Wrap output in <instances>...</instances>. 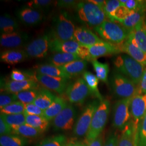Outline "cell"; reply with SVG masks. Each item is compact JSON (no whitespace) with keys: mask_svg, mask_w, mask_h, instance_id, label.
Returning <instances> with one entry per match:
<instances>
[{"mask_svg":"<svg viewBox=\"0 0 146 146\" xmlns=\"http://www.w3.org/2000/svg\"><path fill=\"white\" fill-rule=\"evenodd\" d=\"M113 64L117 72L139 86L146 69L145 66L127 54L116 56L113 60Z\"/></svg>","mask_w":146,"mask_h":146,"instance_id":"obj_1","label":"cell"},{"mask_svg":"<svg viewBox=\"0 0 146 146\" xmlns=\"http://www.w3.org/2000/svg\"><path fill=\"white\" fill-rule=\"evenodd\" d=\"M78 20L88 26L95 28L107 20L103 9L88 1L78 2L76 5Z\"/></svg>","mask_w":146,"mask_h":146,"instance_id":"obj_2","label":"cell"},{"mask_svg":"<svg viewBox=\"0 0 146 146\" xmlns=\"http://www.w3.org/2000/svg\"><path fill=\"white\" fill-rule=\"evenodd\" d=\"M94 29L104 41L116 45L125 42L129 34L122 25L108 20L94 28Z\"/></svg>","mask_w":146,"mask_h":146,"instance_id":"obj_3","label":"cell"},{"mask_svg":"<svg viewBox=\"0 0 146 146\" xmlns=\"http://www.w3.org/2000/svg\"><path fill=\"white\" fill-rule=\"evenodd\" d=\"M75 27L68 14L62 12L56 16L52 21L50 33L51 40L60 41L74 40Z\"/></svg>","mask_w":146,"mask_h":146,"instance_id":"obj_4","label":"cell"},{"mask_svg":"<svg viewBox=\"0 0 146 146\" xmlns=\"http://www.w3.org/2000/svg\"><path fill=\"white\" fill-rule=\"evenodd\" d=\"M110 86L114 95L121 99H132L140 94L138 85L117 71L111 76Z\"/></svg>","mask_w":146,"mask_h":146,"instance_id":"obj_5","label":"cell"},{"mask_svg":"<svg viewBox=\"0 0 146 146\" xmlns=\"http://www.w3.org/2000/svg\"><path fill=\"white\" fill-rule=\"evenodd\" d=\"M110 111V101L103 100L100 102L99 106L94 113L90 127L86 135L88 144L101 134L107 122Z\"/></svg>","mask_w":146,"mask_h":146,"instance_id":"obj_6","label":"cell"},{"mask_svg":"<svg viewBox=\"0 0 146 146\" xmlns=\"http://www.w3.org/2000/svg\"><path fill=\"white\" fill-rule=\"evenodd\" d=\"M49 49L55 53L63 52L75 54L81 60L91 61L88 48L80 45L75 40L60 41L50 39Z\"/></svg>","mask_w":146,"mask_h":146,"instance_id":"obj_7","label":"cell"},{"mask_svg":"<svg viewBox=\"0 0 146 146\" xmlns=\"http://www.w3.org/2000/svg\"><path fill=\"white\" fill-rule=\"evenodd\" d=\"M99 104L98 101L95 100L87 105L74 125L73 131L74 135L82 137L87 134L94 113Z\"/></svg>","mask_w":146,"mask_h":146,"instance_id":"obj_8","label":"cell"},{"mask_svg":"<svg viewBox=\"0 0 146 146\" xmlns=\"http://www.w3.org/2000/svg\"><path fill=\"white\" fill-rule=\"evenodd\" d=\"M65 94L71 104L81 105L84 104L91 93L82 78H78L69 84L65 91Z\"/></svg>","mask_w":146,"mask_h":146,"instance_id":"obj_9","label":"cell"},{"mask_svg":"<svg viewBox=\"0 0 146 146\" xmlns=\"http://www.w3.org/2000/svg\"><path fill=\"white\" fill-rule=\"evenodd\" d=\"M131 99L117 101L113 109V125L115 128L123 131L130 122L131 117L130 104Z\"/></svg>","mask_w":146,"mask_h":146,"instance_id":"obj_10","label":"cell"},{"mask_svg":"<svg viewBox=\"0 0 146 146\" xmlns=\"http://www.w3.org/2000/svg\"><path fill=\"white\" fill-rule=\"evenodd\" d=\"M50 40V36L48 34H44L28 43L25 48V51L28 58H44L47 55L49 48Z\"/></svg>","mask_w":146,"mask_h":146,"instance_id":"obj_11","label":"cell"},{"mask_svg":"<svg viewBox=\"0 0 146 146\" xmlns=\"http://www.w3.org/2000/svg\"><path fill=\"white\" fill-rule=\"evenodd\" d=\"M76 110L72 104L67 106L53 120L52 125L55 131H70L74 125Z\"/></svg>","mask_w":146,"mask_h":146,"instance_id":"obj_12","label":"cell"},{"mask_svg":"<svg viewBox=\"0 0 146 146\" xmlns=\"http://www.w3.org/2000/svg\"><path fill=\"white\" fill-rule=\"evenodd\" d=\"M130 112L132 119L131 123L137 132L141 121L146 114V94H139L131 99Z\"/></svg>","mask_w":146,"mask_h":146,"instance_id":"obj_13","label":"cell"},{"mask_svg":"<svg viewBox=\"0 0 146 146\" xmlns=\"http://www.w3.org/2000/svg\"><path fill=\"white\" fill-rule=\"evenodd\" d=\"M35 78L37 81L41 84L45 88L58 94H62L65 92L68 87L67 78L52 77L36 73Z\"/></svg>","mask_w":146,"mask_h":146,"instance_id":"obj_14","label":"cell"},{"mask_svg":"<svg viewBox=\"0 0 146 146\" xmlns=\"http://www.w3.org/2000/svg\"><path fill=\"white\" fill-rule=\"evenodd\" d=\"M117 46L121 52L125 53L138 62L146 66V52L142 51L129 36L125 42Z\"/></svg>","mask_w":146,"mask_h":146,"instance_id":"obj_15","label":"cell"},{"mask_svg":"<svg viewBox=\"0 0 146 146\" xmlns=\"http://www.w3.org/2000/svg\"><path fill=\"white\" fill-rule=\"evenodd\" d=\"M74 40L80 45L87 48L104 41L92 31L84 27H78L75 29Z\"/></svg>","mask_w":146,"mask_h":146,"instance_id":"obj_16","label":"cell"},{"mask_svg":"<svg viewBox=\"0 0 146 146\" xmlns=\"http://www.w3.org/2000/svg\"><path fill=\"white\" fill-rule=\"evenodd\" d=\"M87 48L91 58V62L101 56L111 55L121 52L117 45L106 41L96 44Z\"/></svg>","mask_w":146,"mask_h":146,"instance_id":"obj_17","label":"cell"},{"mask_svg":"<svg viewBox=\"0 0 146 146\" xmlns=\"http://www.w3.org/2000/svg\"><path fill=\"white\" fill-rule=\"evenodd\" d=\"M28 35L24 32L15 31L1 35V47L5 48H18L24 46L28 41Z\"/></svg>","mask_w":146,"mask_h":146,"instance_id":"obj_18","label":"cell"},{"mask_svg":"<svg viewBox=\"0 0 146 146\" xmlns=\"http://www.w3.org/2000/svg\"><path fill=\"white\" fill-rule=\"evenodd\" d=\"M37 82L33 80L23 81L8 80L1 84V90L6 93L16 94L30 89H37L38 86Z\"/></svg>","mask_w":146,"mask_h":146,"instance_id":"obj_19","label":"cell"},{"mask_svg":"<svg viewBox=\"0 0 146 146\" xmlns=\"http://www.w3.org/2000/svg\"><path fill=\"white\" fill-rule=\"evenodd\" d=\"M16 15L19 20L27 26H35L41 23L43 15L41 11L28 7H22L17 11Z\"/></svg>","mask_w":146,"mask_h":146,"instance_id":"obj_20","label":"cell"},{"mask_svg":"<svg viewBox=\"0 0 146 146\" xmlns=\"http://www.w3.org/2000/svg\"><path fill=\"white\" fill-rule=\"evenodd\" d=\"M28 58L25 50L13 49L6 50L1 54V61L3 62L15 65L25 61Z\"/></svg>","mask_w":146,"mask_h":146,"instance_id":"obj_21","label":"cell"},{"mask_svg":"<svg viewBox=\"0 0 146 146\" xmlns=\"http://www.w3.org/2000/svg\"><path fill=\"white\" fill-rule=\"evenodd\" d=\"M146 13V9L131 11L130 15L121 23L122 25L130 33L142 22H144Z\"/></svg>","mask_w":146,"mask_h":146,"instance_id":"obj_22","label":"cell"},{"mask_svg":"<svg viewBox=\"0 0 146 146\" xmlns=\"http://www.w3.org/2000/svg\"><path fill=\"white\" fill-rule=\"evenodd\" d=\"M87 67V61L79 59L58 67L72 78L76 77L82 73L83 74Z\"/></svg>","mask_w":146,"mask_h":146,"instance_id":"obj_23","label":"cell"},{"mask_svg":"<svg viewBox=\"0 0 146 146\" xmlns=\"http://www.w3.org/2000/svg\"><path fill=\"white\" fill-rule=\"evenodd\" d=\"M137 132L130 122L122 131L119 139L118 146H137Z\"/></svg>","mask_w":146,"mask_h":146,"instance_id":"obj_24","label":"cell"},{"mask_svg":"<svg viewBox=\"0 0 146 146\" xmlns=\"http://www.w3.org/2000/svg\"><path fill=\"white\" fill-rule=\"evenodd\" d=\"M35 72L38 74L47 75L52 77L62 78L67 79L70 78V77L69 75L63 72L58 67L52 63L40 64L35 67Z\"/></svg>","mask_w":146,"mask_h":146,"instance_id":"obj_25","label":"cell"},{"mask_svg":"<svg viewBox=\"0 0 146 146\" xmlns=\"http://www.w3.org/2000/svg\"><path fill=\"white\" fill-rule=\"evenodd\" d=\"M145 21L129 33V36L142 51L146 52V28Z\"/></svg>","mask_w":146,"mask_h":146,"instance_id":"obj_26","label":"cell"},{"mask_svg":"<svg viewBox=\"0 0 146 146\" xmlns=\"http://www.w3.org/2000/svg\"><path fill=\"white\" fill-rule=\"evenodd\" d=\"M67 104L66 100L64 98L56 96L50 106L43 111V116L48 121L53 120Z\"/></svg>","mask_w":146,"mask_h":146,"instance_id":"obj_27","label":"cell"},{"mask_svg":"<svg viewBox=\"0 0 146 146\" xmlns=\"http://www.w3.org/2000/svg\"><path fill=\"white\" fill-rule=\"evenodd\" d=\"M56 96L47 89H42L38 91L36 99L33 102L42 110L48 109L55 99Z\"/></svg>","mask_w":146,"mask_h":146,"instance_id":"obj_28","label":"cell"},{"mask_svg":"<svg viewBox=\"0 0 146 146\" xmlns=\"http://www.w3.org/2000/svg\"><path fill=\"white\" fill-rule=\"evenodd\" d=\"M82 76L88 87L91 94L96 96L98 99L100 100V102L102 101L103 100V98L98 88V84L99 82V78L93 73L88 71L84 72L82 74Z\"/></svg>","mask_w":146,"mask_h":146,"instance_id":"obj_29","label":"cell"},{"mask_svg":"<svg viewBox=\"0 0 146 146\" xmlns=\"http://www.w3.org/2000/svg\"><path fill=\"white\" fill-rule=\"evenodd\" d=\"M26 123L41 133L47 131L49 126V121L43 116L40 115H26Z\"/></svg>","mask_w":146,"mask_h":146,"instance_id":"obj_30","label":"cell"},{"mask_svg":"<svg viewBox=\"0 0 146 146\" xmlns=\"http://www.w3.org/2000/svg\"><path fill=\"white\" fill-rule=\"evenodd\" d=\"M19 23L13 16L5 14L0 17V29L2 34H8L17 31Z\"/></svg>","mask_w":146,"mask_h":146,"instance_id":"obj_31","label":"cell"},{"mask_svg":"<svg viewBox=\"0 0 146 146\" xmlns=\"http://www.w3.org/2000/svg\"><path fill=\"white\" fill-rule=\"evenodd\" d=\"M79 59L80 58L78 55L73 54L56 52L49 58V61L52 64L60 67Z\"/></svg>","mask_w":146,"mask_h":146,"instance_id":"obj_32","label":"cell"},{"mask_svg":"<svg viewBox=\"0 0 146 146\" xmlns=\"http://www.w3.org/2000/svg\"><path fill=\"white\" fill-rule=\"evenodd\" d=\"M28 141L26 138L15 134L1 136V146H26Z\"/></svg>","mask_w":146,"mask_h":146,"instance_id":"obj_33","label":"cell"},{"mask_svg":"<svg viewBox=\"0 0 146 146\" xmlns=\"http://www.w3.org/2000/svg\"><path fill=\"white\" fill-rule=\"evenodd\" d=\"M0 116L2 117L5 122L11 127L12 131L15 130L19 127L26 124L25 113L12 115L1 114Z\"/></svg>","mask_w":146,"mask_h":146,"instance_id":"obj_34","label":"cell"},{"mask_svg":"<svg viewBox=\"0 0 146 146\" xmlns=\"http://www.w3.org/2000/svg\"><path fill=\"white\" fill-rule=\"evenodd\" d=\"M96 76L99 80L104 83L108 82V74L110 72V67L108 63L100 62L96 60L92 61Z\"/></svg>","mask_w":146,"mask_h":146,"instance_id":"obj_35","label":"cell"},{"mask_svg":"<svg viewBox=\"0 0 146 146\" xmlns=\"http://www.w3.org/2000/svg\"><path fill=\"white\" fill-rule=\"evenodd\" d=\"M12 134L20 136L24 138H36L41 133L30 125L24 124L12 131Z\"/></svg>","mask_w":146,"mask_h":146,"instance_id":"obj_36","label":"cell"},{"mask_svg":"<svg viewBox=\"0 0 146 146\" xmlns=\"http://www.w3.org/2000/svg\"><path fill=\"white\" fill-rule=\"evenodd\" d=\"M25 104L20 101H16L11 104L1 109V114L12 115L25 113Z\"/></svg>","mask_w":146,"mask_h":146,"instance_id":"obj_37","label":"cell"},{"mask_svg":"<svg viewBox=\"0 0 146 146\" xmlns=\"http://www.w3.org/2000/svg\"><path fill=\"white\" fill-rule=\"evenodd\" d=\"M38 91L37 89H30L17 93L16 95L18 100L22 103L24 104H32L36 99Z\"/></svg>","mask_w":146,"mask_h":146,"instance_id":"obj_38","label":"cell"},{"mask_svg":"<svg viewBox=\"0 0 146 146\" xmlns=\"http://www.w3.org/2000/svg\"><path fill=\"white\" fill-rule=\"evenodd\" d=\"M35 75L36 73L31 72H24L18 69H14L11 71V78L12 80L15 81H23L26 80L36 81Z\"/></svg>","mask_w":146,"mask_h":146,"instance_id":"obj_39","label":"cell"},{"mask_svg":"<svg viewBox=\"0 0 146 146\" xmlns=\"http://www.w3.org/2000/svg\"><path fill=\"white\" fill-rule=\"evenodd\" d=\"M67 143L65 136L58 135L47 138L36 146H66Z\"/></svg>","mask_w":146,"mask_h":146,"instance_id":"obj_40","label":"cell"},{"mask_svg":"<svg viewBox=\"0 0 146 146\" xmlns=\"http://www.w3.org/2000/svg\"><path fill=\"white\" fill-rule=\"evenodd\" d=\"M121 5H123L121 3L120 0H109L106 1L103 10L107 17L110 21L115 22L114 19V14L116 9Z\"/></svg>","mask_w":146,"mask_h":146,"instance_id":"obj_41","label":"cell"},{"mask_svg":"<svg viewBox=\"0 0 146 146\" xmlns=\"http://www.w3.org/2000/svg\"><path fill=\"white\" fill-rule=\"evenodd\" d=\"M137 146H146V114L141 121L138 128Z\"/></svg>","mask_w":146,"mask_h":146,"instance_id":"obj_42","label":"cell"},{"mask_svg":"<svg viewBox=\"0 0 146 146\" xmlns=\"http://www.w3.org/2000/svg\"><path fill=\"white\" fill-rule=\"evenodd\" d=\"M52 4L50 0H33L27 3V6L33 9L41 11L47 10Z\"/></svg>","mask_w":146,"mask_h":146,"instance_id":"obj_43","label":"cell"},{"mask_svg":"<svg viewBox=\"0 0 146 146\" xmlns=\"http://www.w3.org/2000/svg\"><path fill=\"white\" fill-rule=\"evenodd\" d=\"M131 11L129 10L124 5H120L118 7L114 14V21L120 22L121 23L125 19L130 15Z\"/></svg>","mask_w":146,"mask_h":146,"instance_id":"obj_44","label":"cell"},{"mask_svg":"<svg viewBox=\"0 0 146 146\" xmlns=\"http://www.w3.org/2000/svg\"><path fill=\"white\" fill-rule=\"evenodd\" d=\"M17 98L16 94L9 93H1L0 95V108L2 109L7 106L14 102L17 101Z\"/></svg>","mask_w":146,"mask_h":146,"instance_id":"obj_45","label":"cell"},{"mask_svg":"<svg viewBox=\"0 0 146 146\" xmlns=\"http://www.w3.org/2000/svg\"><path fill=\"white\" fill-rule=\"evenodd\" d=\"M124 5L131 11H136L146 9V1L127 0Z\"/></svg>","mask_w":146,"mask_h":146,"instance_id":"obj_46","label":"cell"},{"mask_svg":"<svg viewBox=\"0 0 146 146\" xmlns=\"http://www.w3.org/2000/svg\"><path fill=\"white\" fill-rule=\"evenodd\" d=\"M25 114L30 115H40L43 116V110L37 107L35 104H25Z\"/></svg>","mask_w":146,"mask_h":146,"instance_id":"obj_47","label":"cell"},{"mask_svg":"<svg viewBox=\"0 0 146 146\" xmlns=\"http://www.w3.org/2000/svg\"><path fill=\"white\" fill-rule=\"evenodd\" d=\"M78 3L74 0H60L57 1L58 7L66 9H71L74 7H76Z\"/></svg>","mask_w":146,"mask_h":146,"instance_id":"obj_48","label":"cell"},{"mask_svg":"<svg viewBox=\"0 0 146 146\" xmlns=\"http://www.w3.org/2000/svg\"><path fill=\"white\" fill-rule=\"evenodd\" d=\"M12 129L8 125L2 117L0 116V134L1 136L11 134Z\"/></svg>","mask_w":146,"mask_h":146,"instance_id":"obj_49","label":"cell"},{"mask_svg":"<svg viewBox=\"0 0 146 146\" xmlns=\"http://www.w3.org/2000/svg\"><path fill=\"white\" fill-rule=\"evenodd\" d=\"M119 139L116 134H112L108 137L104 146H118Z\"/></svg>","mask_w":146,"mask_h":146,"instance_id":"obj_50","label":"cell"},{"mask_svg":"<svg viewBox=\"0 0 146 146\" xmlns=\"http://www.w3.org/2000/svg\"><path fill=\"white\" fill-rule=\"evenodd\" d=\"M139 88L140 94H146V68L139 84Z\"/></svg>","mask_w":146,"mask_h":146,"instance_id":"obj_51","label":"cell"},{"mask_svg":"<svg viewBox=\"0 0 146 146\" xmlns=\"http://www.w3.org/2000/svg\"><path fill=\"white\" fill-rule=\"evenodd\" d=\"M88 146H104V136L101 134L96 139L89 142Z\"/></svg>","mask_w":146,"mask_h":146,"instance_id":"obj_52","label":"cell"},{"mask_svg":"<svg viewBox=\"0 0 146 146\" xmlns=\"http://www.w3.org/2000/svg\"><path fill=\"white\" fill-rule=\"evenodd\" d=\"M88 1L89 2H91V3H93L95 5L99 6V7L102 8L103 9L104 5L106 3V1H104V0H88Z\"/></svg>","mask_w":146,"mask_h":146,"instance_id":"obj_53","label":"cell"},{"mask_svg":"<svg viewBox=\"0 0 146 146\" xmlns=\"http://www.w3.org/2000/svg\"><path fill=\"white\" fill-rule=\"evenodd\" d=\"M66 146H88L87 145L85 144L84 142L75 141V142H70L67 143Z\"/></svg>","mask_w":146,"mask_h":146,"instance_id":"obj_54","label":"cell"}]
</instances>
